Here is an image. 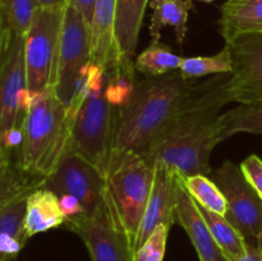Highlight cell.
Masks as SVG:
<instances>
[{
    "label": "cell",
    "mask_w": 262,
    "mask_h": 261,
    "mask_svg": "<svg viewBox=\"0 0 262 261\" xmlns=\"http://www.w3.org/2000/svg\"><path fill=\"white\" fill-rule=\"evenodd\" d=\"M229 73L199 82L184 106L142 154L150 164L164 163L181 179L211 171L210 156L220 138V109L227 105Z\"/></svg>",
    "instance_id": "6da1fadb"
},
{
    "label": "cell",
    "mask_w": 262,
    "mask_h": 261,
    "mask_svg": "<svg viewBox=\"0 0 262 261\" xmlns=\"http://www.w3.org/2000/svg\"><path fill=\"white\" fill-rule=\"evenodd\" d=\"M197 86L196 79H184L179 71L136 81L129 99L115 110L112 155L145 153Z\"/></svg>",
    "instance_id": "7a4b0ae2"
},
{
    "label": "cell",
    "mask_w": 262,
    "mask_h": 261,
    "mask_svg": "<svg viewBox=\"0 0 262 261\" xmlns=\"http://www.w3.org/2000/svg\"><path fill=\"white\" fill-rule=\"evenodd\" d=\"M72 107L56 97L53 87L30 96L22 125L17 163L25 173L43 179L71 148Z\"/></svg>",
    "instance_id": "3957f363"
},
{
    "label": "cell",
    "mask_w": 262,
    "mask_h": 261,
    "mask_svg": "<svg viewBox=\"0 0 262 261\" xmlns=\"http://www.w3.org/2000/svg\"><path fill=\"white\" fill-rule=\"evenodd\" d=\"M110 72L91 61L78 95L69 106L73 112L71 148L106 176L112 155L115 107L106 96Z\"/></svg>",
    "instance_id": "277c9868"
},
{
    "label": "cell",
    "mask_w": 262,
    "mask_h": 261,
    "mask_svg": "<svg viewBox=\"0 0 262 261\" xmlns=\"http://www.w3.org/2000/svg\"><path fill=\"white\" fill-rule=\"evenodd\" d=\"M154 176V165L142 154L127 151L110 156L104 200L115 225L124 233L132 251L152 189Z\"/></svg>",
    "instance_id": "5b68a950"
},
{
    "label": "cell",
    "mask_w": 262,
    "mask_h": 261,
    "mask_svg": "<svg viewBox=\"0 0 262 261\" xmlns=\"http://www.w3.org/2000/svg\"><path fill=\"white\" fill-rule=\"evenodd\" d=\"M30 104L25 63V36L9 33L0 63V142L12 158L20 145L22 125Z\"/></svg>",
    "instance_id": "8992f818"
},
{
    "label": "cell",
    "mask_w": 262,
    "mask_h": 261,
    "mask_svg": "<svg viewBox=\"0 0 262 261\" xmlns=\"http://www.w3.org/2000/svg\"><path fill=\"white\" fill-rule=\"evenodd\" d=\"M90 63L91 30L81 13L67 2L63 9L53 90L56 97L68 106L83 84Z\"/></svg>",
    "instance_id": "52a82bcc"
},
{
    "label": "cell",
    "mask_w": 262,
    "mask_h": 261,
    "mask_svg": "<svg viewBox=\"0 0 262 261\" xmlns=\"http://www.w3.org/2000/svg\"><path fill=\"white\" fill-rule=\"evenodd\" d=\"M64 7L38 8L25 36V63L30 96L51 89L55 77Z\"/></svg>",
    "instance_id": "ba28073f"
},
{
    "label": "cell",
    "mask_w": 262,
    "mask_h": 261,
    "mask_svg": "<svg viewBox=\"0 0 262 261\" xmlns=\"http://www.w3.org/2000/svg\"><path fill=\"white\" fill-rule=\"evenodd\" d=\"M41 187L50 189L58 197L74 199L86 215L96 211L105 201V176L72 148L55 170L42 179Z\"/></svg>",
    "instance_id": "9c48e42d"
},
{
    "label": "cell",
    "mask_w": 262,
    "mask_h": 261,
    "mask_svg": "<svg viewBox=\"0 0 262 261\" xmlns=\"http://www.w3.org/2000/svg\"><path fill=\"white\" fill-rule=\"evenodd\" d=\"M214 182L228 204L225 217L247 241L262 232V199L248 183L239 166L227 160L215 170Z\"/></svg>",
    "instance_id": "30bf717a"
},
{
    "label": "cell",
    "mask_w": 262,
    "mask_h": 261,
    "mask_svg": "<svg viewBox=\"0 0 262 261\" xmlns=\"http://www.w3.org/2000/svg\"><path fill=\"white\" fill-rule=\"evenodd\" d=\"M233 69L225 86L229 102L262 101V33L243 35L228 41Z\"/></svg>",
    "instance_id": "8fae6325"
},
{
    "label": "cell",
    "mask_w": 262,
    "mask_h": 261,
    "mask_svg": "<svg viewBox=\"0 0 262 261\" xmlns=\"http://www.w3.org/2000/svg\"><path fill=\"white\" fill-rule=\"evenodd\" d=\"M64 225L83 241L92 261H133L132 247L105 201L92 214L67 220Z\"/></svg>",
    "instance_id": "7c38bea8"
},
{
    "label": "cell",
    "mask_w": 262,
    "mask_h": 261,
    "mask_svg": "<svg viewBox=\"0 0 262 261\" xmlns=\"http://www.w3.org/2000/svg\"><path fill=\"white\" fill-rule=\"evenodd\" d=\"M154 170L155 176H154L152 189L136 238L135 248H133L135 252L150 237L158 225L165 224L171 227L174 223H177L178 176L164 163L154 164Z\"/></svg>",
    "instance_id": "4fadbf2b"
},
{
    "label": "cell",
    "mask_w": 262,
    "mask_h": 261,
    "mask_svg": "<svg viewBox=\"0 0 262 261\" xmlns=\"http://www.w3.org/2000/svg\"><path fill=\"white\" fill-rule=\"evenodd\" d=\"M148 3L150 0H117L114 42L118 67L114 72L135 77L133 58Z\"/></svg>",
    "instance_id": "5bb4252c"
},
{
    "label": "cell",
    "mask_w": 262,
    "mask_h": 261,
    "mask_svg": "<svg viewBox=\"0 0 262 261\" xmlns=\"http://www.w3.org/2000/svg\"><path fill=\"white\" fill-rule=\"evenodd\" d=\"M177 223L188 234L200 261H228L222 248L217 246L202 217L196 201L184 188L178 177L177 183Z\"/></svg>",
    "instance_id": "9a60e30c"
},
{
    "label": "cell",
    "mask_w": 262,
    "mask_h": 261,
    "mask_svg": "<svg viewBox=\"0 0 262 261\" xmlns=\"http://www.w3.org/2000/svg\"><path fill=\"white\" fill-rule=\"evenodd\" d=\"M117 0H96L91 23V61L107 72L118 67L114 42Z\"/></svg>",
    "instance_id": "2e32d148"
},
{
    "label": "cell",
    "mask_w": 262,
    "mask_h": 261,
    "mask_svg": "<svg viewBox=\"0 0 262 261\" xmlns=\"http://www.w3.org/2000/svg\"><path fill=\"white\" fill-rule=\"evenodd\" d=\"M25 230L28 237L48 232L64 225L66 215L61 210L58 196L50 189L36 187L26 200Z\"/></svg>",
    "instance_id": "e0dca14e"
},
{
    "label": "cell",
    "mask_w": 262,
    "mask_h": 261,
    "mask_svg": "<svg viewBox=\"0 0 262 261\" xmlns=\"http://www.w3.org/2000/svg\"><path fill=\"white\" fill-rule=\"evenodd\" d=\"M219 27L225 42L238 36L262 33V0H227Z\"/></svg>",
    "instance_id": "ac0fdd59"
},
{
    "label": "cell",
    "mask_w": 262,
    "mask_h": 261,
    "mask_svg": "<svg viewBox=\"0 0 262 261\" xmlns=\"http://www.w3.org/2000/svg\"><path fill=\"white\" fill-rule=\"evenodd\" d=\"M30 192L20 193L0 211V261H15L30 240L23 223Z\"/></svg>",
    "instance_id": "d6986e66"
},
{
    "label": "cell",
    "mask_w": 262,
    "mask_h": 261,
    "mask_svg": "<svg viewBox=\"0 0 262 261\" xmlns=\"http://www.w3.org/2000/svg\"><path fill=\"white\" fill-rule=\"evenodd\" d=\"M150 7L154 10L150 25V44L159 42L161 28L171 26L176 30L177 41L182 45L186 38L188 13L193 8L192 0H151Z\"/></svg>",
    "instance_id": "ffe728a7"
},
{
    "label": "cell",
    "mask_w": 262,
    "mask_h": 261,
    "mask_svg": "<svg viewBox=\"0 0 262 261\" xmlns=\"http://www.w3.org/2000/svg\"><path fill=\"white\" fill-rule=\"evenodd\" d=\"M197 204V202H196ZM202 217L206 222L215 242L224 252L228 260H235L245 255L247 247V240L233 227L229 220L217 212L207 210L206 207L197 204Z\"/></svg>",
    "instance_id": "44dd1931"
},
{
    "label": "cell",
    "mask_w": 262,
    "mask_h": 261,
    "mask_svg": "<svg viewBox=\"0 0 262 261\" xmlns=\"http://www.w3.org/2000/svg\"><path fill=\"white\" fill-rule=\"evenodd\" d=\"M220 138H227L237 133L262 135V101L239 104L234 109L220 115Z\"/></svg>",
    "instance_id": "7402d4cb"
},
{
    "label": "cell",
    "mask_w": 262,
    "mask_h": 261,
    "mask_svg": "<svg viewBox=\"0 0 262 261\" xmlns=\"http://www.w3.org/2000/svg\"><path fill=\"white\" fill-rule=\"evenodd\" d=\"M183 58L164 45L160 41L150 44L135 60V69L146 77L164 76L174 71H179Z\"/></svg>",
    "instance_id": "603a6c76"
},
{
    "label": "cell",
    "mask_w": 262,
    "mask_h": 261,
    "mask_svg": "<svg viewBox=\"0 0 262 261\" xmlns=\"http://www.w3.org/2000/svg\"><path fill=\"white\" fill-rule=\"evenodd\" d=\"M42 179L25 173L17 161L0 164V211L17 196L41 186Z\"/></svg>",
    "instance_id": "cb8c5ba5"
},
{
    "label": "cell",
    "mask_w": 262,
    "mask_h": 261,
    "mask_svg": "<svg viewBox=\"0 0 262 261\" xmlns=\"http://www.w3.org/2000/svg\"><path fill=\"white\" fill-rule=\"evenodd\" d=\"M182 183L197 204L225 216L228 210L227 200L222 189L212 179L207 178V176L204 174H197L182 179Z\"/></svg>",
    "instance_id": "d4e9b609"
},
{
    "label": "cell",
    "mask_w": 262,
    "mask_h": 261,
    "mask_svg": "<svg viewBox=\"0 0 262 261\" xmlns=\"http://www.w3.org/2000/svg\"><path fill=\"white\" fill-rule=\"evenodd\" d=\"M233 69V60L230 50L227 45L220 53L211 56H192L183 58L179 68L184 79H197L209 74L230 73Z\"/></svg>",
    "instance_id": "484cf974"
},
{
    "label": "cell",
    "mask_w": 262,
    "mask_h": 261,
    "mask_svg": "<svg viewBox=\"0 0 262 261\" xmlns=\"http://www.w3.org/2000/svg\"><path fill=\"white\" fill-rule=\"evenodd\" d=\"M0 5L10 32L20 36H26L40 8L37 0H0Z\"/></svg>",
    "instance_id": "4316f807"
},
{
    "label": "cell",
    "mask_w": 262,
    "mask_h": 261,
    "mask_svg": "<svg viewBox=\"0 0 262 261\" xmlns=\"http://www.w3.org/2000/svg\"><path fill=\"white\" fill-rule=\"evenodd\" d=\"M170 227L160 224L133 255V261H164Z\"/></svg>",
    "instance_id": "83f0119b"
},
{
    "label": "cell",
    "mask_w": 262,
    "mask_h": 261,
    "mask_svg": "<svg viewBox=\"0 0 262 261\" xmlns=\"http://www.w3.org/2000/svg\"><path fill=\"white\" fill-rule=\"evenodd\" d=\"M239 168L248 183L262 197V159L252 154L242 161Z\"/></svg>",
    "instance_id": "f1b7e54d"
},
{
    "label": "cell",
    "mask_w": 262,
    "mask_h": 261,
    "mask_svg": "<svg viewBox=\"0 0 262 261\" xmlns=\"http://www.w3.org/2000/svg\"><path fill=\"white\" fill-rule=\"evenodd\" d=\"M68 3L73 5V7L81 13L82 17L84 18L86 23L89 25L90 30H91V23L92 18H94L96 0H68Z\"/></svg>",
    "instance_id": "f546056e"
},
{
    "label": "cell",
    "mask_w": 262,
    "mask_h": 261,
    "mask_svg": "<svg viewBox=\"0 0 262 261\" xmlns=\"http://www.w3.org/2000/svg\"><path fill=\"white\" fill-rule=\"evenodd\" d=\"M228 261H262V252L257 245V241L255 243L247 241V247H246L245 255L241 256L239 258Z\"/></svg>",
    "instance_id": "4dcf8cb0"
},
{
    "label": "cell",
    "mask_w": 262,
    "mask_h": 261,
    "mask_svg": "<svg viewBox=\"0 0 262 261\" xmlns=\"http://www.w3.org/2000/svg\"><path fill=\"white\" fill-rule=\"evenodd\" d=\"M9 33H10V30L8 28L4 14H3L2 5H0V63H2L3 56H4V51H5V48H7Z\"/></svg>",
    "instance_id": "1f68e13d"
},
{
    "label": "cell",
    "mask_w": 262,
    "mask_h": 261,
    "mask_svg": "<svg viewBox=\"0 0 262 261\" xmlns=\"http://www.w3.org/2000/svg\"><path fill=\"white\" fill-rule=\"evenodd\" d=\"M41 8H58L64 7L68 0H37Z\"/></svg>",
    "instance_id": "d6a6232c"
},
{
    "label": "cell",
    "mask_w": 262,
    "mask_h": 261,
    "mask_svg": "<svg viewBox=\"0 0 262 261\" xmlns=\"http://www.w3.org/2000/svg\"><path fill=\"white\" fill-rule=\"evenodd\" d=\"M13 159L10 158L9 155H8L7 153H5V150L3 148V145L2 142H0V164H5V163H9V161H12Z\"/></svg>",
    "instance_id": "836d02e7"
},
{
    "label": "cell",
    "mask_w": 262,
    "mask_h": 261,
    "mask_svg": "<svg viewBox=\"0 0 262 261\" xmlns=\"http://www.w3.org/2000/svg\"><path fill=\"white\" fill-rule=\"evenodd\" d=\"M257 245H258V247H260V250H261V252H262V232L260 233V235H258L257 237Z\"/></svg>",
    "instance_id": "e575fe53"
},
{
    "label": "cell",
    "mask_w": 262,
    "mask_h": 261,
    "mask_svg": "<svg viewBox=\"0 0 262 261\" xmlns=\"http://www.w3.org/2000/svg\"><path fill=\"white\" fill-rule=\"evenodd\" d=\"M199 2H204V3H212V2H215V0H199Z\"/></svg>",
    "instance_id": "d590c367"
},
{
    "label": "cell",
    "mask_w": 262,
    "mask_h": 261,
    "mask_svg": "<svg viewBox=\"0 0 262 261\" xmlns=\"http://www.w3.org/2000/svg\"><path fill=\"white\" fill-rule=\"evenodd\" d=\"M261 199H262V197H261Z\"/></svg>",
    "instance_id": "8d00e7d4"
}]
</instances>
